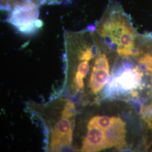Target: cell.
<instances>
[{
    "label": "cell",
    "instance_id": "obj_1",
    "mask_svg": "<svg viewBox=\"0 0 152 152\" xmlns=\"http://www.w3.org/2000/svg\"><path fill=\"white\" fill-rule=\"evenodd\" d=\"M39 6L34 2L15 6L6 20L18 32L25 35H31L44 24L42 21L38 19Z\"/></svg>",
    "mask_w": 152,
    "mask_h": 152
},
{
    "label": "cell",
    "instance_id": "obj_2",
    "mask_svg": "<svg viewBox=\"0 0 152 152\" xmlns=\"http://www.w3.org/2000/svg\"><path fill=\"white\" fill-rule=\"evenodd\" d=\"M104 131L105 149L115 147L121 150L126 145V124L119 117H113L112 124Z\"/></svg>",
    "mask_w": 152,
    "mask_h": 152
},
{
    "label": "cell",
    "instance_id": "obj_9",
    "mask_svg": "<svg viewBox=\"0 0 152 152\" xmlns=\"http://www.w3.org/2000/svg\"><path fill=\"white\" fill-rule=\"evenodd\" d=\"M89 68L90 67H89L88 61L84 60L83 62L80 63V64L78 66L77 73H78L83 78H85L89 71Z\"/></svg>",
    "mask_w": 152,
    "mask_h": 152
},
{
    "label": "cell",
    "instance_id": "obj_4",
    "mask_svg": "<svg viewBox=\"0 0 152 152\" xmlns=\"http://www.w3.org/2000/svg\"><path fill=\"white\" fill-rule=\"evenodd\" d=\"M87 136L82 142V152H98L105 149L104 131L96 126H88Z\"/></svg>",
    "mask_w": 152,
    "mask_h": 152
},
{
    "label": "cell",
    "instance_id": "obj_6",
    "mask_svg": "<svg viewBox=\"0 0 152 152\" xmlns=\"http://www.w3.org/2000/svg\"><path fill=\"white\" fill-rule=\"evenodd\" d=\"M113 119V117H109L108 116H95L92 118L89 122L87 127L88 126H96L99 128L105 130L110 126Z\"/></svg>",
    "mask_w": 152,
    "mask_h": 152
},
{
    "label": "cell",
    "instance_id": "obj_10",
    "mask_svg": "<svg viewBox=\"0 0 152 152\" xmlns=\"http://www.w3.org/2000/svg\"><path fill=\"white\" fill-rule=\"evenodd\" d=\"M83 78H84L81 75H80L78 73L76 72L75 80L76 86L77 87L78 90L82 89L84 87V83H83Z\"/></svg>",
    "mask_w": 152,
    "mask_h": 152
},
{
    "label": "cell",
    "instance_id": "obj_11",
    "mask_svg": "<svg viewBox=\"0 0 152 152\" xmlns=\"http://www.w3.org/2000/svg\"><path fill=\"white\" fill-rule=\"evenodd\" d=\"M87 29H88V31H91V32L95 31V29H96V27H95V26H94V25H90V26H88L87 27Z\"/></svg>",
    "mask_w": 152,
    "mask_h": 152
},
{
    "label": "cell",
    "instance_id": "obj_3",
    "mask_svg": "<svg viewBox=\"0 0 152 152\" xmlns=\"http://www.w3.org/2000/svg\"><path fill=\"white\" fill-rule=\"evenodd\" d=\"M142 74L140 69H127L115 77L110 83V86L118 90L130 91L140 85Z\"/></svg>",
    "mask_w": 152,
    "mask_h": 152
},
{
    "label": "cell",
    "instance_id": "obj_5",
    "mask_svg": "<svg viewBox=\"0 0 152 152\" xmlns=\"http://www.w3.org/2000/svg\"><path fill=\"white\" fill-rule=\"evenodd\" d=\"M109 69L93 67L90 85L94 94H97L104 87L109 79Z\"/></svg>",
    "mask_w": 152,
    "mask_h": 152
},
{
    "label": "cell",
    "instance_id": "obj_8",
    "mask_svg": "<svg viewBox=\"0 0 152 152\" xmlns=\"http://www.w3.org/2000/svg\"><path fill=\"white\" fill-rule=\"evenodd\" d=\"M142 115L149 127L152 129V102L148 107L142 110Z\"/></svg>",
    "mask_w": 152,
    "mask_h": 152
},
{
    "label": "cell",
    "instance_id": "obj_7",
    "mask_svg": "<svg viewBox=\"0 0 152 152\" xmlns=\"http://www.w3.org/2000/svg\"><path fill=\"white\" fill-rule=\"evenodd\" d=\"M97 53V48L95 45H92L91 48H87L83 51H82L81 53L79 56L80 60L88 61L93 58Z\"/></svg>",
    "mask_w": 152,
    "mask_h": 152
}]
</instances>
